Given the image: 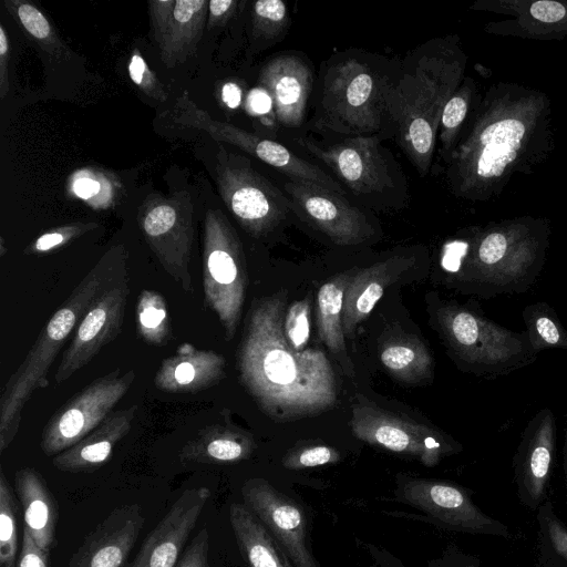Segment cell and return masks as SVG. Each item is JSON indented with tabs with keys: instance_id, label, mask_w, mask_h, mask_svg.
Masks as SVG:
<instances>
[{
	"instance_id": "cell-18",
	"label": "cell",
	"mask_w": 567,
	"mask_h": 567,
	"mask_svg": "<svg viewBox=\"0 0 567 567\" xmlns=\"http://www.w3.org/2000/svg\"><path fill=\"white\" fill-rule=\"evenodd\" d=\"M260 83L271 99L277 122L287 128L299 127L313 85L308 63L292 53L276 55L262 68Z\"/></svg>"
},
{
	"instance_id": "cell-11",
	"label": "cell",
	"mask_w": 567,
	"mask_h": 567,
	"mask_svg": "<svg viewBox=\"0 0 567 567\" xmlns=\"http://www.w3.org/2000/svg\"><path fill=\"white\" fill-rule=\"evenodd\" d=\"M296 143L327 165L357 195L381 194L386 187H393L388 161L377 135L353 136L327 147L303 137Z\"/></svg>"
},
{
	"instance_id": "cell-21",
	"label": "cell",
	"mask_w": 567,
	"mask_h": 567,
	"mask_svg": "<svg viewBox=\"0 0 567 567\" xmlns=\"http://www.w3.org/2000/svg\"><path fill=\"white\" fill-rule=\"evenodd\" d=\"M137 405L113 411L95 430L70 449L53 456L52 465L68 473H91L105 464L115 445L132 427Z\"/></svg>"
},
{
	"instance_id": "cell-8",
	"label": "cell",
	"mask_w": 567,
	"mask_h": 567,
	"mask_svg": "<svg viewBox=\"0 0 567 567\" xmlns=\"http://www.w3.org/2000/svg\"><path fill=\"white\" fill-rule=\"evenodd\" d=\"M203 288L206 305L218 317L226 339L231 340L245 302L247 271L239 241L229 227L217 220L207 228Z\"/></svg>"
},
{
	"instance_id": "cell-29",
	"label": "cell",
	"mask_w": 567,
	"mask_h": 567,
	"mask_svg": "<svg viewBox=\"0 0 567 567\" xmlns=\"http://www.w3.org/2000/svg\"><path fill=\"white\" fill-rule=\"evenodd\" d=\"M522 317L529 342L537 353L549 349L567 350V330L549 303H530L524 308Z\"/></svg>"
},
{
	"instance_id": "cell-28",
	"label": "cell",
	"mask_w": 567,
	"mask_h": 567,
	"mask_svg": "<svg viewBox=\"0 0 567 567\" xmlns=\"http://www.w3.org/2000/svg\"><path fill=\"white\" fill-rule=\"evenodd\" d=\"M380 360L395 379L415 383L432 375L433 359L421 340L400 334L388 339L381 347Z\"/></svg>"
},
{
	"instance_id": "cell-17",
	"label": "cell",
	"mask_w": 567,
	"mask_h": 567,
	"mask_svg": "<svg viewBox=\"0 0 567 567\" xmlns=\"http://www.w3.org/2000/svg\"><path fill=\"white\" fill-rule=\"evenodd\" d=\"M144 523L137 504L114 508L83 538L68 567H123Z\"/></svg>"
},
{
	"instance_id": "cell-12",
	"label": "cell",
	"mask_w": 567,
	"mask_h": 567,
	"mask_svg": "<svg viewBox=\"0 0 567 567\" xmlns=\"http://www.w3.org/2000/svg\"><path fill=\"white\" fill-rule=\"evenodd\" d=\"M128 293L126 276L93 302L62 354L54 373L56 384L70 379L120 334L124 323Z\"/></svg>"
},
{
	"instance_id": "cell-37",
	"label": "cell",
	"mask_w": 567,
	"mask_h": 567,
	"mask_svg": "<svg viewBox=\"0 0 567 567\" xmlns=\"http://www.w3.org/2000/svg\"><path fill=\"white\" fill-rule=\"evenodd\" d=\"M467 112V101L464 92L453 94L445 104L440 124L442 152H446L452 144L457 127L462 124Z\"/></svg>"
},
{
	"instance_id": "cell-6",
	"label": "cell",
	"mask_w": 567,
	"mask_h": 567,
	"mask_svg": "<svg viewBox=\"0 0 567 567\" xmlns=\"http://www.w3.org/2000/svg\"><path fill=\"white\" fill-rule=\"evenodd\" d=\"M543 262L542 244L492 231L471 252L463 251L451 271L472 292L494 298L527 291L538 279Z\"/></svg>"
},
{
	"instance_id": "cell-3",
	"label": "cell",
	"mask_w": 567,
	"mask_h": 567,
	"mask_svg": "<svg viewBox=\"0 0 567 567\" xmlns=\"http://www.w3.org/2000/svg\"><path fill=\"white\" fill-rule=\"evenodd\" d=\"M454 63L433 44L410 54L396 80L385 89V113L396 142L421 176L431 168L441 115L453 95Z\"/></svg>"
},
{
	"instance_id": "cell-5",
	"label": "cell",
	"mask_w": 567,
	"mask_h": 567,
	"mask_svg": "<svg viewBox=\"0 0 567 567\" xmlns=\"http://www.w3.org/2000/svg\"><path fill=\"white\" fill-rule=\"evenodd\" d=\"M390 80L357 55H342L324 71L312 126L326 132L372 136L381 131Z\"/></svg>"
},
{
	"instance_id": "cell-19",
	"label": "cell",
	"mask_w": 567,
	"mask_h": 567,
	"mask_svg": "<svg viewBox=\"0 0 567 567\" xmlns=\"http://www.w3.org/2000/svg\"><path fill=\"white\" fill-rule=\"evenodd\" d=\"M227 195L234 215L255 236L276 227L287 213L286 197L251 172H231Z\"/></svg>"
},
{
	"instance_id": "cell-50",
	"label": "cell",
	"mask_w": 567,
	"mask_h": 567,
	"mask_svg": "<svg viewBox=\"0 0 567 567\" xmlns=\"http://www.w3.org/2000/svg\"><path fill=\"white\" fill-rule=\"evenodd\" d=\"M385 567V566H384ZM386 567H399V566H395V565H386Z\"/></svg>"
},
{
	"instance_id": "cell-34",
	"label": "cell",
	"mask_w": 567,
	"mask_h": 567,
	"mask_svg": "<svg viewBox=\"0 0 567 567\" xmlns=\"http://www.w3.org/2000/svg\"><path fill=\"white\" fill-rule=\"evenodd\" d=\"M289 11L281 0H259L252 8L255 35L267 40L279 39L288 28Z\"/></svg>"
},
{
	"instance_id": "cell-27",
	"label": "cell",
	"mask_w": 567,
	"mask_h": 567,
	"mask_svg": "<svg viewBox=\"0 0 567 567\" xmlns=\"http://www.w3.org/2000/svg\"><path fill=\"white\" fill-rule=\"evenodd\" d=\"M349 281L350 277L341 274L320 287L317 293V326L321 342L342 359L346 371L350 374L352 365L348 361L342 329L343 299Z\"/></svg>"
},
{
	"instance_id": "cell-23",
	"label": "cell",
	"mask_w": 567,
	"mask_h": 567,
	"mask_svg": "<svg viewBox=\"0 0 567 567\" xmlns=\"http://www.w3.org/2000/svg\"><path fill=\"white\" fill-rule=\"evenodd\" d=\"M223 132L227 141L251 153L261 162L287 175L290 179L317 184L341 195L346 194L341 184L333 177L320 167L297 156L281 143L234 127H225Z\"/></svg>"
},
{
	"instance_id": "cell-47",
	"label": "cell",
	"mask_w": 567,
	"mask_h": 567,
	"mask_svg": "<svg viewBox=\"0 0 567 567\" xmlns=\"http://www.w3.org/2000/svg\"><path fill=\"white\" fill-rule=\"evenodd\" d=\"M8 52V39L2 25H0V56H1V89L3 90L4 82V64H6V54Z\"/></svg>"
},
{
	"instance_id": "cell-22",
	"label": "cell",
	"mask_w": 567,
	"mask_h": 567,
	"mask_svg": "<svg viewBox=\"0 0 567 567\" xmlns=\"http://www.w3.org/2000/svg\"><path fill=\"white\" fill-rule=\"evenodd\" d=\"M14 482L23 511V529L40 548L50 553L56 545V502L42 475L32 467L17 471Z\"/></svg>"
},
{
	"instance_id": "cell-40",
	"label": "cell",
	"mask_w": 567,
	"mask_h": 567,
	"mask_svg": "<svg viewBox=\"0 0 567 567\" xmlns=\"http://www.w3.org/2000/svg\"><path fill=\"white\" fill-rule=\"evenodd\" d=\"M48 561L49 553L40 548L30 533L23 529L17 567H48Z\"/></svg>"
},
{
	"instance_id": "cell-20",
	"label": "cell",
	"mask_w": 567,
	"mask_h": 567,
	"mask_svg": "<svg viewBox=\"0 0 567 567\" xmlns=\"http://www.w3.org/2000/svg\"><path fill=\"white\" fill-rule=\"evenodd\" d=\"M225 358L213 350H199L184 343L163 360L154 378L155 386L168 393H194L225 378Z\"/></svg>"
},
{
	"instance_id": "cell-31",
	"label": "cell",
	"mask_w": 567,
	"mask_h": 567,
	"mask_svg": "<svg viewBox=\"0 0 567 567\" xmlns=\"http://www.w3.org/2000/svg\"><path fill=\"white\" fill-rule=\"evenodd\" d=\"M136 328L140 337L150 346L163 347L172 338L171 319L164 297L144 289L136 303Z\"/></svg>"
},
{
	"instance_id": "cell-42",
	"label": "cell",
	"mask_w": 567,
	"mask_h": 567,
	"mask_svg": "<svg viewBox=\"0 0 567 567\" xmlns=\"http://www.w3.org/2000/svg\"><path fill=\"white\" fill-rule=\"evenodd\" d=\"M68 235L62 231H51L40 236L31 247L33 252H45L68 240Z\"/></svg>"
},
{
	"instance_id": "cell-30",
	"label": "cell",
	"mask_w": 567,
	"mask_h": 567,
	"mask_svg": "<svg viewBox=\"0 0 567 567\" xmlns=\"http://www.w3.org/2000/svg\"><path fill=\"white\" fill-rule=\"evenodd\" d=\"M538 560L542 567H567V525L547 497L536 511Z\"/></svg>"
},
{
	"instance_id": "cell-33",
	"label": "cell",
	"mask_w": 567,
	"mask_h": 567,
	"mask_svg": "<svg viewBox=\"0 0 567 567\" xmlns=\"http://www.w3.org/2000/svg\"><path fill=\"white\" fill-rule=\"evenodd\" d=\"M18 511L10 484L0 471V565L17 567Z\"/></svg>"
},
{
	"instance_id": "cell-41",
	"label": "cell",
	"mask_w": 567,
	"mask_h": 567,
	"mask_svg": "<svg viewBox=\"0 0 567 567\" xmlns=\"http://www.w3.org/2000/svg\"><path fill=\"white\" fill-rule=\"evenodd\" d=\"M530 14L542 22H557L566 16L565 7L550 0L536 1L530 7Z\"/></svg>"
},
{
	"instance_id": "cell-44",
	"label": "cell",
	"mask_w": 567,
	"mask_h": 567,
	"mask_svg": "<svg viewBox=\"0 0 567 567\" xmlns=\"http://www.w3.org/2000/svg\"><path fill=\"white\" fill-rule=\"evenodd\" d=\"M74 193L81 198H89L97 194L100 184L87 177L79 178L73 184Z\"/></svg>"
},
{
	"instance_id": "cell-10",
	"label": "cell",
	"mask_w": 567,
	"mask_h": 567,
	"mask_svg": "<svg viewBox=\"0 0 567 567\" xmlns=\"http://www.w3.org/2000/svg\"><path fill=\"white\" fill-rule=\"evenodd\" d=\"M402 498L441 526L468 534L509 537L507 525L483 513L464 487L437 480L414 478L401 487Z\"/></svg>"
},
{
	"instance_id": "cell-9",
	"label": "cell",
	"mask_w": 567,
	"mask_h": 567,
	"mask_svg": "<svg viewBox=\"0 0 567 567\" xmlns=\"http://www.w3.org/2000/svg\"><path fill=\"white\" fill-rule=\"evenodd\" d=\"M350 427L359 440L410 455L425 466L460 451V445L442 432L368 402L353 405Z\"/></svg>"
},
{
	"instance_id": "cell-38",
	"label": "cell",
	"mask_w": 567,
	"mask_h": 567,
	"mask_svg": "<svg viewBox=\"0 0 567 567\" xmlns=\"http://www.w3.org/2000/svg\"><path fill=\"white\" fill-rule=\"evenodd\" d=\"M209 536L202 528L183 551L176 567H208Z\"/></svg>"
},
{
	"instance_id": "cell-43",
	"label": "cell",
	"mask_w": 567,
	"mask_h": 567,
	"mask_svg": "<svg viewBox=\"0 0 567 567\" xmlns=\"http://www.w3.org/2000/svg\"><path fill=\"white\" fill-rule=\"evenodd\" d=\"M130 75L131 79L138 84L140 86L147 87L148 83L145 80L146 75H150V71L144 62V60L138 55L134 54L130 62Z\"/></svg>"
},
{
	"instance_id": "cell-15",
	"label": "cell",
	"mask_w": 567,
	"mask_h": 567,
	"mask_svg": "<svg viewBox=\"0 0 567 567\" xmlns=\"http://www.w3.org/2000/svg\"><path fill=\"white\" fill-rule=\"evenodd\" d=\"M285 189L308 219L337 245H358L374 234L363 213L337 192L293 179L285 183Z\"/></svg>"
},
{
	"instance_id": "cell-16",
	"label": "cell",
	"mask_w": 567,
	"mask_h": 567,
	"mask_svg": "<svg viewBox=\"0 0 567 567\" xmlns=\"http://www.w3.org/2000/svg\"><path fill=\"white\" fill-rule=\"evenodd\" d=\"M209 497L207 487L185 489L146 536L130 567H176Z\"/></svg>"
},
{
	"instance_id": "cell-26",
	"label": "cell",
	"mask_w": 567,
	"mask_h": 567,
	"mask_svg": "<svg viewBox=\"0 0 567 567\" xmlns=\"http://www.w3.org/2000/svg\"><path fill=\"white\" fill-rule=\"evenodd\" d=\"M229 522L249 567H291L276 538L245 504L230 506Z\"/></svg>"
},
{
	"instance_id": "cell-36",
	"label": "cell",
	"mask_w": 567,
	"mask_h": 567,
	"mask_svg": "<svg viewBox=\"0 0 567 567\" xmlns=\"http://www.w3.org/2000/svg\"><path fill=\"white\" fill-rule=\"evenodd\" d=\"M340 458L341 455L334 447L315 444L289 451L282 458V465L289 470H301L337 463Z\"/></svg>"
},
{
	"instance_id": "cell-49",
	"label": "cell",
	"mask_w": 567,
	"mask_h": 567,
	"mask_svg": "<svg viewBox=\"0 0 567 567\" xmlns=\"http://www.w3.org/2000/svg\"><path fill=\"white\" fill-rule=\"evenodd\" d=\"M563 472H564L565 487L567 489V415H566L564 444H563Z\"/></svg>"
},
{
	"instance_id": "cell-25",
	"label": "cell",
	"mask_w": 567,
	"mask_h": 567,
	"mask_svg": "<svg viewBox=\"0 0 567 567\" xmlns=\"http://www.w3.org/2000/svg\"><path fill=\"white\" fill-rule=\"evenodd\" d=\"M254 439L229 424L204 427L179 452L183 463L221 464L247 460L255 450Z\"/></svg>"
},
{
	"instance_id": "cell-24",
	"label": "cell",
	"mask_w": 567,
	"mask_h": 567,
	"mask_svg": "<svg viewBox=\"0 0 567 567\" xmlns=\"http://www.w3.org/2000/svg\"><path fill=\"white\" fill-rule=\"evenodd\" d=\"M409 260L391 258L359 270L349 281L344 292L342 329L347 337L372 311L385 288L396 280Z\"/></svg>"
},
{
	"instance_id": "cell-32",
	"label": "cell",
	"mask_w": 567,
	"mask_h": 567,
	"mask_svg": "<svg viewBox=\"0 0 567 567\" xmlns=\"http://www.w3.org/2000/svg\"><path fill=\"white\" fill-rule=\"evenodd\" d=\"M208 3L205 0L175 1L172 18L161 40L167 56L175 55L185 43L195 39Z\"/></svg>"
},
{
	"instance_id": "cell-7",
	"label": "cell",
	"mask_w": 567,
	"mask_h": 567,
	"mask_svg": "<svg viewBox=\"0 0 567 567\" xmlns=\"http://www.w3.org/2000/svg\"><path fill=\"white\" fill-rule=\"evenodd\" d=\"M136 378L135 371L121 369L96 378L61 405L44 425L40 447L47 456L70 449L95 430L126 394Z\"/></svg>"
},
{
	"instance_id": "cell-14",
	"label": "cell",
	"mask_w": 567,
	"mask_h": 567,
	"mask_svg": "<svg viewBox=\"0 0 567 567\" xmlns=\"http://www.w3.org/2000/svg\"><path fill=\"white\" fill-rule=\"evenodd\" d=\"M241 494L245 505L265 524L293 567H319L307 538L301 508L261 478L247 481Z\"/></svg>"
},
{
	"instance_id": "cell-13",
	"label": "cell",
	"mask_w": 567,
	"mask_h": 567,
	"mask_svg": "<svg viewBox=\"0 0 567 567\" xmlns=\"http://www.w3.org/2000/svg\"><path fill=\"white\" fill-rule=\"evenodd\" d=\"M556 440L555 415L551 409L543 408L526 424L513 456L518 499L532 511L548 497Z\"/></svg>"
},
{
	"instance_id": "cell-39",
	"label": "cell",
	"mask_w": 567,
	"mask_h": 567,
	"mask_svg": "<svg viewBox=\"0 0 567 567\" xmlns=\"http://www.w3.org/2000/svg\"><path fill=\"white\" fill-rule=\"evenodd\" d=\"M18 16L27 31L37 39H47L51 34L47 18L35 7L29 3L20 4Z\"/></svg>"
},
{
	"instance_id": "cell-48",
	"label": "cell",
	"mask_w": 567,
	"mask_h": 567,
	"mask_svg": "<svg viewBox=\"0 0 567 567\" xmlns=\"http://www.w3.org/2000/svg\"><path fill=\"white\" fill-rule=\"evenodd\" d=\"M250 105L255 112L262 113L266 110L267 96L265 97L261 92H254L250 96Z\"/></svg>"
},
{
	"instance_id": "cell-2",
	"label": "cell",
	"mask_w": 567,
	"mask_h": 567,
	"mask_svg": "<svg viewBox=\"0 0 567 567\" xmlns=\"http://www.w3.org/2000/svg\"><path fill=\"white\" fill-rule=\"evenodd\" d=\"M123 259L105 256L52 313L27 357L4 383L0 395V453L18 434L22 410L32 394L49 384L48 372L74 328L110 287L126 277Z\"/></svg>"
},
{
	"instance_id": "cell-4",
	"label": "cell",
	"mask_w": 567,
	"mask_h": 567,
	"mask_svg": "<svg viewBox=\"0 0 567 567\" xmlns=\"http://www.w3.org/2000/svg\"><path fill=\"white\" fill-rule=\"evenodd\" d=\"M443 340L462 369L494 380L534 363L538 353L527 332L513 331L485 316L480 307L444 303L436 311Z\"/></svg>"
},
{
	"instance_id": "cell-46",
	"label": "cell",
	"mask_w": 567,
	"mask_h": 567,
	"mask_svg": "<svg viewBox=\"0 0 567 567\" xmlns=\"http://www.w3.org/2000/svg\"><path fill=\"white\" fill-rule=\"evenodd\" d=\"M241 97L240 89L234 83H226L223 86V100L231 109L239 105Z\"/></svg>"
},
{
	"instance_id": "cell-1",
	"label": "cell",
	"mask_w": 567,
	"mask_h": 567,
	"mask_svg": "<svg viewBox=\"0 0 567 567\" xmlns=\"http://www.w3.org/2000/svg\"><path fill=\"white\" fill-rule=\"evenodd\" d=\"M286 296L251 306L238 347L239 379L260 410L279 422L317 415L337 402L334 371L319 349L295 350L284 331Z\"/></svg>"
},
{
	"instance_id": "cell-35",
	"label": "cell",
	"mask_w": 567,
	"mask_h": 567,
	"mask_svg": "<svg viewBox=\"0 0 567 567\" xmlns=\"http://www.w3.org/2000/svg\"><path fill=\"white\" fill-rule=\"evenodd\" d=\"M310 302L308 298L292 302L284 319V331L289 344L303 351L310 333Z\"/></svg>"
},
{
	"instance_id": "cell-45",
	"label": "cell",
	"mask_w": 567,
	"mask_h": 567,
	"mask_svg": "<svg viewBox=\"0 0 567 567\" xmlns=\"http://www.w3.org/2000/svg\"><path fill=\"white\" fill-rule=\"evenodd\" d=\"M236 2L233 0H212L208 3L209 8V19L210 22L213 20H218L224 18L228 12H230Z\"/></svg>"
}]
</instances>
